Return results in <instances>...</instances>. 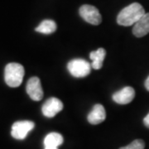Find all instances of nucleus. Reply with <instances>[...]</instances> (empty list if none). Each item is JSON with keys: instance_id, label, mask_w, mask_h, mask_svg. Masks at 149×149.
Wrapping results in <instances>:
<instances>
[{"instance_id": "nucleus-1", "label": "nucleus", "mask_w": 149, "mask_h": 149, "mask_svg": "<svg viewBox=\"0 0 149 149\" xmlns=\"http://www.w3.org/2000/svg\"><path fill=\"white\" fill-rule=\"evenodd\" d=\"M143 7L139 3H133L119 12L117 17L118 24L129 27L134 25L145 14Z\"/></svg>"}, {"instance_id": "nucleus-2", "label": "nucleus", "mask_w": 149, "mask_h": 149, "mask_svg": "<svg viewBox=\"0 0 149 149\" xmlns=\"http://www.w3.org/2000/svg\"><path fill=\"white\" fill-rule=\"evenodd\" d=\"M25 74L24 67L18 63H9L4 70V80L7 85L10 87H18L22 83Z\"/></svg>"}, {"instance_id": "nucleus-3", "label": "nucleus", "mask_w": 149, "mask_h": 149, "mask_svg": "<svg viewBox=\"0 0 149 149\" xmlns=\"http://www.w3.org/2000/svg\"><path fill=\"white\" fill-rule=\"evenodd\" d=\"M91 65L84 59L71 60L67 65L68 70L75 78H83L91 73Z\"/></svg>"}, {"instance_id": "nucleus-4", "label": "nucleus", "mask_w": 149, "mask_h": 149, "mask_svg": "<svg viewBox=\"0 0 149 149\" xmlns=\"http://www.w3.org/2000/svg\"><path fill=\"white\" fill-rule=\"evenodd\" d=\"M80 17L85 22L91 23L92 25H99L102 22V17L100 13L95 6L85 4L80 8Z\"/></svg>"}, {"instance_id": "nucleus-5", "label": "nucleus", "mask_w": 149, "mask_h": 149, "mask_svg": "<svg viewBox=\"0 0 149 149\" xmlns=\"http://www.w3.org/2000/svg\"><path fill=\"white\" fill-rule=\"evenodd\" d=\"M35 128V123L32 121H18L14 123L12 126L11 135L13 138L22 140L27 136L28 133Z\"/></svg>"}, {"instance_id": "nucleus-6", "label": "nucleus", "mask_w": 149, "mask_h": 149, "mask_svg": "<svg viewBox=\"0 0 149 149\" xmlns=\"http://www.w3.org/2000/svg\"><path fill=\"white\" fill-rule=\"evenodd\" d=\"M27 93L34 101H40L43 98V90L40 79L38 77H32L27 81Z\"/></svg>"}, {"instance_id": "nucleus-7", "label": "nucleus", "mask_w": 149, "mask_h": 149, "mask_svg": "<svg viewBox=\"0 0 149 149\" xmlns=\"http://www.w3.org/2000/svg\"><path fill=\"white\" fill-rule=\"evenodd\" d=\"M63 109V103L57 98H50L44 103L42 111L44 116L47 118H53L56 113Z\"/></svg>"}, {"instance_id": "nucleus-8", "label": "nucleus", "mask_w": 149, "mask_h": 149, "mask_svg": "<svg viewBox=\"0 0 149 149\" xmlns=\"http://www.w3.org/2000/svg\"><path fill=\"white\" fill-rule=\"evenodd\" d=\"M135 97V91L133 87L126 86L121 91H118L113 95V100L119 104H127L133 101Z\"/></svg>"}, {"instance_id": "nucleus-9", "label": "nucleus", "mask_w": 149, "mask_h": 149, "mask_svg": "<svg viewBox=\"0 0 149 149\" xmlns=\"http://www.w3.org/2000/svg\"><path fill=\"white\" fill-rule=\"evenodd\" d=\"M133 33L135 37H143L149 33V13H146L139 21L137 22L133 28Z\"/></svg>"}, {"instance_id": "nucleus-10", "label": "nucleus", "mask_w": 149, "mask_h": 149, "mask_svg": "<svg viewBox=\"0 0 149 149\" xmlns=\"http://www.w3.org/2000/svg\"><path fill=\"white\" fill-rule=\"evenodd\" d=\"M106 118V113H105V109L102 104H95L93 107L91 113H89L87 119L90 123L91 124H99L100 123L104 122Z\"/></svg>"}, {"instance_id": "nucleus-11", "label": "nucleus", "mask_w": 149, "mask_h": 149, "mask_svg": "<svg viewBox=\"0 0 149 149\" xmlns=\"http://www.w3.org/2000/svg\"><path fill=\"white\" fill-rule=\"evenodd\" d=\"M63 143V137L58 133H50L44 139L45 149H58L60 145Z\"/></svg>"}, {"instance_id": "nucleus-12", "label": "nucleus", "mask_w": 149, "mask_h": 149, "mask_svg": "<svg viewBox=\"0 0 149 149\" xmlns=\"http://www.w3.org/2000/svg\"><path fill=\"white\" fill-rule=\"evenodd\" d=\"M106 56V52L104 48H99L98 50L91 52L90 54V58L92 60L91 66L95 70L101 69L103 62Z\"/></svg>"}, {"instance_id": "nucleus-13", "label": "nucleus", "mask_w": 149, "mask_h": 149, "mask_svg": "<svg viewBox=\"0 0 149 149\" xmlns=\"http://www.w3.org/2000/svg\"><path fill=\"white\" fill-rule=\"evenodd\" d=\"M56 30V23L53 20H43L35 29V31L42 34H52Z\"/></svg>"}, {"instance_id": "nucleus-14", "label": "nucleus", "mask_w": 149, "mask_h": 149, "mask_svg": "<svg viewBox=\"0 0 149 149\" xmlns=\"http://www.w3.org/2000/svg\"><path fill=\"white\" fill-rule=\"evenodd\" d=\"M145 143L142 139H136L126 147H123L119 149H144Z\"/></svg>"}, {"instance_id": "nucleus-15", "label": "nucleus", "mask_w": 149, "mask_h": 149, "mask_svg": "<svg viewBox=\"0 0 149 149\" xmlns=\"http://www.w3.org/2000/svg\"><path fill=\"white\" fill-rule=\"evenodd\" d=\"M143 123L147 128H149V113L148 114L143 118Z\"/></svg>"}, {"instance_id": "nucleus-16", "label": "nucleus", "mask_w": 149, "mask_h": 149, "mask_svg": "<svg viewBox=\"0 0 149 149\" xmlns=\"http://www.w3.org/2000/svg\"><path fill=\"white\" fill-rule=\"evenodd\" d=\"M145 88L147 89V91H149V76L147 78V80L145 81Z\"/></svg>"}]
</instances>
